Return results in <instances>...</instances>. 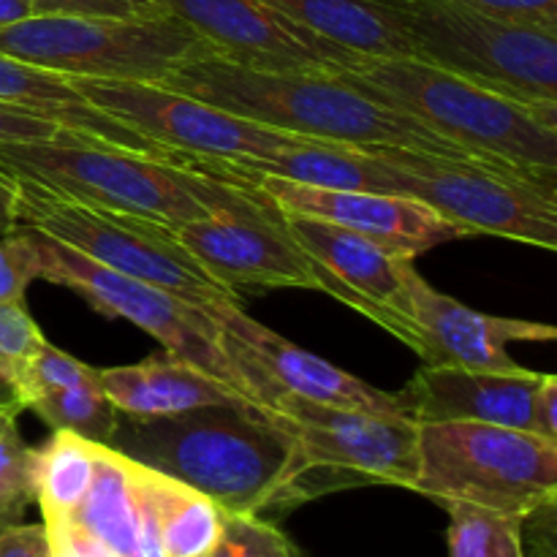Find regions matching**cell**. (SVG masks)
<instances>
[{
  "label": "cell",
  "mask_w": 557,
  "mask_h": 557,
  "mask_svg": "<svg viewBox=\"0 0 557 557\" xmlns=\"http://www.w3.org/2000/svg\"><path fill=\"white\" fill-rule=\"evenodd\" d=\"M161 85L188 92L264 128L305 139L335 141L362 150L403 147L457 161H484L438 136L411 114L389 107L386 101H375L346 76L330 71L259 69L234 63L221 54H205L174 69Z\"/></svg>",
  "instance_id": "cell-1"
},
{
  "label": "cell",
  "mask_w": 557,
  "mask_h": 557,
  "mask_svg": "<svg viewBox=\"0 0 557 557\" xmlns=\"http://www.w3.org/2000/svg\"><path fill=\"white\" fill-rule=\"evenodd\" d=\"M109 449L188 484L223 515L281 509L294 438L253 403H221L156 419L120 413Z\"/></svg>",
  "instance_id": "cell-2"
},
{
  "label": "cell",
  "mask_w": 557,
  "mask_h": 557,
  "mask_svg": "<svg viewBox=\"0 0 557 557\" xmlns=\"http://www.w3.org/2000/svg\"><path fill=\"white\" fill-rule=\"evenodd\" d=\"M484 161L555 183L557 107H533L417 58H359L335 71Z\"/></svg>",
  "instance_id": "cell-3"
},
{
  "label": "cell",
  "mask_w": 557,
  "mask_h": 557,
  "mask_svg": "<svg viewBox=\"0 0 557 557\" xmlns=\"http://www.w3.org/2000/svg\"><path fill=\"white\" fill-rule=\"evenodd\" d=\"M0 172L52 194L174 228L210 212L201 172L60 128L52 139L0 145Z\"/></svg>",
  "instance_id": "cell-4"
},
{
  "label": "cell",
  "mask_w": 557,
  "mask_h": 557,
  "mask_svg": "<svg viewBox=\"0 0 557 557\" xmlns=\"http://www.w3.org/2000/svg\"><path fill=\"white\" fill-rule=\"evenodd\" d=\"M264 411L294 438L292 476L281 495V509L368 484L413 490L419 424L411 419L324 406L283 389L267 397Z\"/></svg>",
  "instance_id": "cell-5"
},
{
  "label": "cell",
  "mask_w": 557,
  "mask_h": 557,
  "mask_svg": "<svg viewBox=\"0 0 557 557\" xmlns=\"http://www.w3.org/2000/svg\"><path fill=\"white\" fill-rule=\"evenodd\" d=\"M411 58L500 96L557 107V33L451 0H386Z\"/></svg>",
  "instance_id": "cell-6"
},
{
  "label": "cell",
  "mask_w": 557,
  "mask_h": 557,
  "mask_svg": "<svg viewBox=\"0 0 557 557\" xmlns=\"http://www.w3.org/2000/svg\"><path fill=\"white\" fill-rule=\"evenodd\" d=\"M0 52L71 79L156 82L205 54H218L174 14L156 20L36 14L0 27Z\"/></svg>",
  "instance_id": "cell-7"
},
{
  "label": "cell",
  "mask_w": 557,
  "mask_h": 557,
  "mask_svg": "<svg viewBox=\"0 0 557 557\" xmlns=\"http://www.w3.org/2000/svg\"><path fill=\"white\" fill-rule=\"evenodd\" d=\"M413 490L441 506L473 504L528 517L557 500V444L498 424H419Z\"/></svg>",
  "instance_id": "cell-8"
},
{
  "label": "cell",
  "mask_w": 557,
  "mask_h": 557,
  "mask_svg": "<svg viewBox=\"0 0 557 557\" xmlns=\"http://www.w3.org/2000/svg\"><path fill=\"white\" fill-rule=\"evenodd\" d=\"M14 183L16 210L25 226L71 245L107 270L177 294L199 310L218 302L239 305V294L218 283L163 223L85 205L25 180Z\"/></svg>",
  "instance_id": "cell-9"
},
{
  "label": "cell",
  "mask_w": 557,
  "mask_h": 557,
  "mask_svg": "<svg viewBox=\"0 0 557 557\" xmlns=\"http://www.w3.org/2000/svg\"><path fill=\"white\" fill-rule=\"evenodd\" d=\"M408 196L468 232L557 250V185L520 169L484 161H457L433 152L375 147Z\"/></svg>",
  "instance_id": "cell-10"
},
{
  "label": "cell",
  "mask_w": 557,
  "mask_h": 557,
  "mask_svg": "<svg viewBox=\"0 0 557 557\" xmlns=\"http://www.w3.org/2000/svg\"><path fill=\"white\" fill-rule=\"evenodd\" d=\"M30 228L33 243L38 248L44 281L71 288L107 319L131 321L134 326L145 330L147 335L156 337L163 351L174 354L183 362L199 368L210 379L226 384L228 389L243 395L245 400L256 403L253 389L245 381V375L239 373L237 362L223 348L221 330L205 310L194 308L177 294L107 270L98 261L87 259L76 248L38 232V228Z\"/></svg>",
  "instance_id": "cell-11"
},
{
  "label": "cell",
  "mask_w": 557,
  "mask_h": 557,
  "mask_svg": "<svg viewBox=\"0 0 557 557\" xmlns=\"http://www.w3.org/2000/svg\"><path fill=\"white\" fill-rule=\"evenodd\" d=\"M199 172L210 212L174 226L177 243L237 294L239 288H315L308 259L286 232L283 212L245 180Z\"/></svg>",
  "instance_id": "cell-12"
},
{
  "label": "cell",
  "mask_w": 557,
  "mask_h": 557,
  "mask_svg": "<svg viewBox=\"0 0 557 557\" xmlns=\"http://www.w3.org/2000/svg\"><path fill=\"white\" fill-rule=\"evenodd\" d=\"M74 87L92 107L172 158H270L286 147L310 141L250 123L156 82L74 79Z\"/></svg>",
  "instance_id": "cell-13"
},
{
  "label": "cell",
  "mask_w": 557,
  "mask_h": 557,
  "mask_svg": "<svg viewBox=\"0 0 557 557\" xmlns=\"http://www.w3.org/2000/svg\"><path fill=\"white\" fill-rule=\"evenodd\" d=\"M174 163H188V166L205 169V172L245 180L283 212L308 215L315 221L341 226L346 232L370 239L389 253L400 256V259L413 261L417 256L428 253L438 245L468 237V232H462L460 226L441 218L422 201L408 199V196L375 194V190L313 188V185L292 183V180L272 177V174L239 172V169L228 166L218 158L174 156Z\"/></svg>",
  "instance_id": "cell-14"
},
{
  "label": "cell",
  "mask_w": 557,
  "mask_h": 557,
  "mask_svg": "<svg viewBox=\"0 0 557 557\" xmlns=\"http://www.w3.org/2000/svg\"><path fill=\"white\" fill-rule=\"evenodd\" d=\"M283 223L308 259L319 292L341 299L417 351L411 288L419 272L411 259L308 215L283 212Z\"/></svg>",
  "instance_id": "cell-15"
},
{
  "label": "cell",
  "mask_w": 557,
  "mask_h": 557,
  "mask_svg": "<svg viewBox=\"0 0 557 557\" xmlns=\"http://www.w3.org/2000/svg\"><path fill=\"white\" fill-rule=\"evenodd\" d=\"M205 313L221 330L223 348L237 362L239 373L245 375L261 408L272 392L283 389L305 400L324 403V406L362 408V411L408 419L397 392L392 395V392L375 389L326 359L294 346L277 332L267 330L261 321L250 319L243 305L218 302L210 305Z\"/></svg>",
  "instance_id": "cell-16"
},
{
  "label": "cell",
  "mask_w": 557,
  "mask_h": 557,
  "mask_svg": "<svg viewBox=\"0 0 557 557\" xmlns=\"http://www.w3.org/2000/svg\"><path fill=\"white\" fill-rule=\"evenodd\" d=\"M161 5L234 63L335 74L359 60L267 0H161Z\"/></svg>",
  "instance_id": "cell-17"
},
{
  "label": "cell",
  "mask_w": 557,
  "mask_h": 557,
  "mask_svg": "<svg viewBox=\"0 0 557 557\" xmlns=\"http://www.w3.org/2000/svg\"><path fill=\"white\" fill-rule=\"evenodd\" d=\"M411 302L417 354L424 364L520 373L525 368L509 357V343H553L557 337L553 324L504 319L466 308L455 297L430 286L422 275L413 277Z\"/></svg>",
  "instance_id": "cell-18"
},
{
  "label": "cell",
  "mask_w": 557,
  "mask_h": 557,
  "mask_svg": "<svg viewBox=\"0 0 557 557\" xmlns=\"http://www.w3.org/2000/svg\"><path fill=\"white\" fill-rule=\"evenodd\" d=\"M544 373H495V370L422 364L411 384L400 389L411 422H479L533 433V403Z\"/></svg>",
  "instance_id": "cell-19"
},
{
  "label": "cell",
  "mask_w": 557,
  "mask_h": 557,
  "mask_svg": "<svg viewBox=\"0 0 557 557\" xmlns=\"http://www.w3.org/2000/svg\"><path fill=\"white\" fill-rule=\"evenodd\" d=\"M109 400L128 419H156L221 403H250L174 354L161 351L139 364L98 370ZM256 406V403H253Z\"/></svg>",
  "instance_id": "cell-20"
},
{
  "label": "cell",
  "mask_w": 557,
  "mask_h": 557,
  "mask_svg": "<svg viewBox=\"0 0 557 557\" xmlns=\"http://www.w3.org/2000/svg\"><path fill=\"white\" fill-rule=\"evenodd\" d=\"M0 103H11V107H20L25 112L41 114V117L58 123L60 128L96 136V139L109 141V145L123 147V150H134L141 152V156L158 158V161L174 163V158L166 150H161L152 141H147L145 136L134 134L123 123L92 107L76 90L71 76L38 69V65L9 58L3 52H0Z\"/></svg>",
  "instance_id": "cell-21"
},
{
  "label": "cell",
  "mask_w": 557,
  "mask_h": 557,
  "mask_svg": "<svg viewBox=\"0 0 557 557\" xmlns=\"http://www.w3.org/2000/svg\"><path fill=\"white\" fill-rule=\"evenodd\" d=\"M239 172L272 174L292 183L313 185V188L335 190H375V194H397L395 177L384 158L373 150L335 141L310 139L302 145L286 147L270 158H218Z\"/></svg>",
  "instance_id": "cell-22"
},
{
  "label": "cell",
  "mask_w": 557,
  "mask_h": 557,
  "mask_svg": "<svg viewBox=\"0 0 557 557\" xmlns=\"http://www.w3.org/2000/svg\"><path fill=\"white\" fill-rule=\"evenodd\" d=\"M267 3L359 58H411V44L386 0H267Z\"/></svg>",
  "instance_id": "cell-23"
},
{
  "label": "cell",
  "mask_w": 557,
  "mask_h": 557,
  "mask_svg": "<svg viewBox=\"0 0 557 557\" xmlns=\"http://www.w3.org/2000/svg\"><path fill=\"white\" fill-rule=\"evenodd\" d=\"M69 525L112 557H139V506L131 460L109 446H96L90 487Z\"/></svg>",
  "instance_id": "cell-24"
},
{
  "label": "cell",
  "mask_w": 557,
  "mask_h": 557,
  "mask_svg": "<svg viewBox=\"0 0 557 557\" xmlns=\"http://www.w3.org/2000/svg\"><path fill=\"white\" fill-rule=\"evenodd\" d=\"M131 476L150 504L163 557H212L223 539L226 515L188 484L131 462Z\"/></svg>",
  "instance_id": "cell-25"
},
{
  "label": "cell",
  "mask_w": 557,
  "mask_h": 557,
  "mask_svg": "<svg viewBox=\"0 0 557 557\" xmlns=\"http://www.w3.org/2000/svg\"><path fill=\"white\" fill-rule=\"evenodd\" d=\"M96 446L65 430H52L36 449V504L47 533H58L74 520L92 479Z\"/></svg>",
  "instance_id": "cell-26"
},
{
  "label": "cell",
  "mask_w": 557,
  "mask_h": 557,
  "mask_svg": "<svg viewBox=\"0 0 557 557\" xmlns=\"http://www.w3.org/2000/svg\"><path fill=\"white\" fill-rule=\"evenodd\" d=\"M25 408H30L52 430H65L98 446H107L112 441L120 419V411L103 395L101 384L58 386V389L38 392L27 397Z\"/></svg>",
  "instance_id": "cell-27"
},
{
  "label": "cell",
  "mask_w": 557,
  "mask_h": 557,
  "mask_svg": "<svg viewBox=\"0 0 557 557\" xmlns=\"http://www.w3.org/2000/svg\"><path fill=\"white\" fill-rule=\"evenodd\" d=\"M449 511V557H525L522 520L473 504H444Z\"/></svg>",
  "instance_id": "cell-28"
},
{
  "label": "cell",
  "mask_w": 557,
  "mask_h": 557,
  "mask_svg": "<svg viewBox=\"0 0 557 557\" xmlns=\"http://www.w3.org/2000/svg\"><path fill=\"white\" fill-rule=\"evenodd\" d=\"M22 408L0 411V525H16L36 504V449L20 433Z\"/></svg>",
  "instance_id": "cell-29"
},
{
  "label": "cell",
  "mask_w": 557,
  "mask_h": 557,
  "mask_svg": "<svg viewBox=\"0 0 557 557\" xmlns=\"http://www.w3.org/2000/svg\"><path fill=\"white\" fill-rule=\"evenodd\" d=\"M85 384H101L98 381V370L90 364L79 362L71 354L60 351L52 343L44 341L38 351L25 362V368L16 375V386H20V400L25 408L27 397L38 395V392L58 389V386H85Z\"/></svg>",
  "instance_id": "cell-30"
},
{
  "label": "cell",
  "mask_w": 557,
  "mask_h": 557,
  "mask_svg": "<svg viewBox=\"0 0 557 557\" xmlns=\"http://www.w3.org/2000/svg\"><path fill=\"white\" fill-rule=\"evenodd\" d=\"M212 557H305L297 544L264 517L226 515L223 539Z\"/></svg>",
  "instance_id": "cell-31"
},
{
  "label": "cell",
  "mask_w": 557,
  "mask_h": 557,
  "mask_svg": "<svg viewBox=\"0 0 557 557\" xmlns=\"http://www.w3.org/2000/svg\"><path fill=\"white\" fill-rule=\"evenodd\" d=\"M41 277V259L27 226L0 237V305H25L27 288Z\"/></svg>",
  "instance_id": "cell-32"
},
{
  "label": "cell",
  "mask_w": 557,
  "mask_h": 557,
  "mask_svg": "<svg viewBox=\"0 0 557 557\" xmlns=\"http://www.w3.org/2000/svg\"><path fill=\"white\" fill-rule=\"evenodd\" d=\"M47 337L25 305H0V368L14 375V381Z\"/></svg>",
  "instance_id": "cell-33"
},
{
  "label": "cell",
  "mask_w": 557,
  "mask_h": 557,
  "mask_svg": "<svg viewBox=\"0 0 557 557\" xmlns=\"http://www.w3.org/2000/svg\"><path fill=\"white\" fill-rule=\"evenodd\" d=\"M36 14L65 16H125V20H156L166 16L161 0H33Z\"/></svg>",
  "instance_id": "cell-34"
},
{
  "label": "cell",
  "mask_w": 557,
  "mask_h": 557,
  "mask_svg": "<svg viewBox=\"0 0 557 557\" xmlns=\"http://www.w3.org/2000/svg\"><path fill=\"white\" fill-rule=\"evenodd\" d=\"M451 3L471 5V9L487 11V14L528 22V25L557 33V0H451Z\"/></svg>",
  "instance_id": "cell-35"
},
{
  "label": "cell",
  "mask_w": 557,
  "mask_h": 557,
  "mask_svg": "<svg viewBox=\"0 0 557 557\" xmlns=\"http://www.w3.org/2000/svg\"><path fill=\"white\" fill-rule=\"evenodd\" d=\"M0 557H52V539L44 525L16 522L0 531Z\"/></svg>",
  "instance_id": "cell-36"
},
{
  "label": "cell",
  "mask_w": 557,
  "mask_h": 557,
  "mask_svg": "<svg viewBox=\"0 0 557 557\" xmlns=\"http://www.w3.org/2000/svg\"><path fill=\"white\" fill-rule=\"evenodd\" d=\"M533 435L557 444V379L549 373H544L533 403Z\"/></svg>",
  "instance_id": "cell-37"
},
{
  "label": "cell",
  "mask_w": 557,
  "mask_h": 557,
  "mask_svg": "<svg viewBox=\"0 0 557 557\" xmlns=\"http://www.w3.org/2000/svg\"><path fill=\"white\" fill-rule=\"evenodd\" d=\"M20 226V210H16V183L5 172H0V237L11 228Z\"/></svg>",
  "instance_id": "cell-38"
},
{
  "label": "cell",
  "mask_w": 557,
  "mask_h": 557,
  "mask_svg": "<svg viewBox=\"0 0 557 557\" xmlns=\"http://www.w3.org/2000/svg\"><path fill=\"white\" fill-rule=\"evenodd\" d=\"M36 16V3L33 0H0V27L14 25V22Z\"/></svg>",
  "instance_id": "cell-39"
},
{
  "label": "cell",
  "mask_w": 557,
  "mask_h": 557,
  "mask_svg": "<svg viewBox=\"0 0 557 557\" xmlns=\"http://www.w3.org/2000/svg\"><path fill=\"white\" fill-rule=\"evenodd\" d=\"M3 408H22V400L14 375L5 373V370L0 368V411H3ZM22 411H25V408H22Z\"/></svg>",
  "instance_id": "cell-40"
},
{
  "label": "cell",
  "mask_w": 557,
  "mask_h": 557,
  "mask_svg": "<svg viewBox=\"0 0 557 557\" xmlns=\"http://www.w3.org/2000/svg\"><path fill=\"white\" fill-rule=\"evenodd\" d=\"M5 528H9V525H5ZM0 531H3V525H0Z\"/></svg>",
  "instance_id": "cell-41"
}]
</instances>
